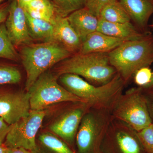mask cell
I'll use <instances>...</instances> for the list:
<instances>
[{
  "mask_svg": "<svg viewBox=\"0 0 153 153\" xmlns=\"http://www.w3.org/2000/svg\"><path fill=\"white\" fill-rule=\"evenodd\" d=\"M99 19L112 23H126L131 20L125 8L118 0L113 1L105 6Z\"/></svg>",
  "mask_w": 153,
  "mask_h": 153,
  "instance_id": "ffe728a7",
  "label": "cell"
},
{
  "mask_svg": "<svg viewBox=\"0 0 153 153\" xmlns=\"http://www.w3.org/2000/svg\"><path fill=\"white\" fill-rule=\"evenodd\" d=\"M52 24L55 42L61 44L72 54L79 52L82 41L71 27L67 17L56 13Z\"/></svg>",
  "mask_w": 153,
  "mask_h": 153,
  "instance_id": "4fadbf2b",
  "label": "cell"
},
{
  "mask_svg": "<svg viewBox=\"0 0 153 153\" xmlns=\"http://www.w3.org/2000/svg\"><path fill=\"white\" fill-rule=\"evenodd\" d=\"M67 18L82 42L88 35L97 31L98 18L85 7L74 11Z\"/></svg>",
  "mask_w": 153,
  "mask_h": 153,
  "instance_id": "2e32d148",
  "label": "cell"
},
{
  "mask_svg": "<svg viewBox=\"0 0 153 153\" xmlns=\"http://www.w3.org/2000/svg\"><path fill=\"white\" fill-rule=\"evenodd\" d=\"M9 4H6L0 6V25L3 24L7 19L9 13Z\"/></svg>",
  "mask_w": 153,
  "mask_h": 153,
  "instance_id": "f1b7e54d",
  "label": "cell"
},
{
  "mask_svg": "<svg viewBox=\"0 0 153 153\" xmlns=\"http://www.w3.org/2000/svg\"><path fill=\"white\" fill-rule=\"evenodd\" d=\"M7 148L4 143L0 145V153H6Z\"/></svg>",
  "mask_w": 153,
  "mask_h": 153,
  "instance_id": "1f68e13d",
  "label": "cell"
},
{
  "mask_svg": "<svg viewBox=\"0 0 153 153\" xmlns=\"http://www.w3.org/2000/svg\"><path fill=\"white\" fill-rule=\"evenodd\" d=\"M153 87V71L152 73V79L150 82L145 88H149Z\"/></svg>",
  "mask_w": 153,
  "mask_h": 153,
  "instance_id": "d6a6232c",
  "label": "cell"
},
{
  "mask_svg": "<svg viewBox=\"0 0 153 153\" xmlns=\"http://www.w3.org/2000/svg\"><path fill=\"white\" fill-rule=\"evenodd\" d=\"M115 0H84V7L99 19L102 9Z\"/></svg>",
  "mask_w": 153,
  "mask_h": 153,
  "instance_id": "484cf974",
  "label": "cell"
},
{
  "mask_svg": "<svg viewBox=\"0 0 153 153\" xmlns=\"http://www.w3.org/2000/svg\"><path fill=\"white\" fill-rule=\"evenodd\" d=\"M26 13L28 30L31 38L44 42H55L54 27L52 23L35 19Z\"/></svg>",
  "mask_w": 153,
  "mask_h": 153,
  "instance_id": "ac0fdd59",
  "label": "cell"
},
{
  "mask_svg": "<svg viewBox=\"0 0 153 153\" xmlns=\"http://www.w3.org/2000/svg\"><path fill=\"white\" fill-rule=\"evenodd\" d=\"M126 39L115 38L96 31L82 41L79 53H108L126 41Z\"/></svg>",
  "mask_w": 153,
  "mask_h": 153,
  "instance_id": "5bb4252c",
  "label": "cell"
},
{
  "mask_svg": "<svg viewBox=\"0 0 153 153\" xmlns=\"http://www.w3.org/2000/svg\"><path fill=\"white\" fill-rule=\"evenodd\" d=\"M152 111H153V103L152 105Z\"/></svg>",
  "mask_w": 153,
  "mask_h": 153,
  "instance_id": "836d02e7",
  "label": "cell"
},
{
  "mask_svg": "<svg viewBox=\"0 0 153 153\" xmlns=\"http://www.w3.org/2000/svg\"><path fill=\"white\" fill-rule=\"evenodd\" d=\"M14 45L10 39L5 25H0V58L16 61L19 60L18 55Z\"/></svg>",
  "mask_w": 153,
  "mask_h": 153,
  "instance_id": "7402d4cb",
  "label": "cell"
},
{
  "mask_svg": "<svg viewBox=\"0 0 153 153\" xmlns=\"http://www.w3.org/2000/svg\"><path fill=\"white\" fill-rule=\"evenodd\" d=\"M113 117L130 126L136 132L152 124L146 101L140 88H132L122 94L111 110Z\"/></svg>",
  "mask_w": 153,
  "mask_h": 153,
  "instance_id": "52a82bcc",
  "label": "cell"
},
{
  "mask_svg": "<svg viewBox=\"0 0 153 153\" xmlns=\"http://www.w3.org/2000/svg\"><path fill=\"white\" fill-rule=\"evenodd\" d=\"M2 1V0H0V2H1V1Z\"/></svg>",
  "mask_w": 153,
  "mask_h": 153,
  "instance_id": "e575fe53",
  "label": "cell"
},
{
  "mask_svg": "<svg viewBox=\"0 0 153 153\" xmlns=\"http://www.w3.org/2000/svg\"><path fill=\"white\" fill-rule=\"evenodd\" d=\"M5 25L14 46H23L31 44L33 39L28 30L25 11L16 0H12L10 3Z\"/></svg>",
  "mask_w": 153,
  "mask_h": 153,
  "instance_id": "8fae6325",
  "label": "cell"
},
{
  "mask_svg": "<svg viewBox=\"0 0 153 153\" xmlns=\"http://www.w3.org/2000/svg\"><path fill=\"white\" fill-rule=\"evenodd\" d=\"M6 153H33L23 148H7Z\"/></svg>",
  "mask_w": 153,
  "mask_h": 153,
  "instance_id": "f546056e",
  "label": "cell"
},
{
  "mask_svg": "<svg viewBox=\"0 0 153 153\" xmlns=\"http://www.w3.org/2000/svg\"><path fill=\"white\" fill-rule=\"evenodd\" d=\"M152 73L149 67L140 68L134 74L135 82L141 87H146L151 82Z\"/></svg>",
  "mask_w": 153,
  "mask_h": 153,
  "instance_id": "4316f807",
  "label": "cell"
},
{
  "mask_svg": "<svg viewBox=\"0 0 153 153\" xmlns=\"http://www.w3.org/2000/svg\"><path fill=\"white\" fill-rule=\"evenodd\" d=\"M90 108L87 103L80 102L67 110L50 125V131L68 144L73 145L81 120Z\"/></svg>",
  "mask_w": 153,
  "mask_h": 153,
  "instance_id": "9c48e42d",
  "label": "cell"
},
{
  "mask_svg": "<svg viewBox=\"0 0 153 153\" xmlns=\"http://www.w3.org/2000/svg\"><path fill=\"white\" fill-rule=\"evenodd\" d=\"M22 78L21 72L16 67L0 65V85L16 84L21 81Z\"/></svg>",
  "mask_w": 153,
  "mask_h": 153,
  "instance_id": "cb8c5ba5",
  "label": "cell"
},
{
  "mask_svg": "<svg viewBox=\"0 0 153 153\" xmlns=\"http://www.w3.org/2000/svg\"></svg>",
  "mask_w": 153,
  "mask_h": 153,
  "instance_id": "8d00e7d4",
  "label": "cell"
},
{
  "mask_svg": "<svg viewBox=\"0 0 153 153\" xmlns=\"http://www.w3.org/2000/svg\"><path fill=\"white\" fill-rule=\"evenodd\" d=\"M38 140L48 153H75L67 143L52 133L46 132L41 134Z\"/></svg>",
  "mask_w": 153,
  "mask_h": 153,
  "instance_id": "44dd1931",
  "label": "cell"
},
{
  "mask_svg": "<svg viewBox=\"0 0 153 153\" xmlns=\"http://www.w3.org/2000/svg\"><path fill=\"white\" fill-rule=\"evenodd\" d=\"M24 9L30 16L51 23L57 13L50 0H33L28 3Z\"/></svg>",
  "mask_w": 153,
  "mask_h": 153,
  "instance_id": "d6986e66",
  "label": "cell"
},
{
  "mask_svg": "<svg viewBox=\"0 0 153 153\" xmlns=\"http://www.w3.org/2000/svg\"><path fill=\"white\" fill-rule=\"evenodd\" d=\"M57 13L67 17L71 13L84 7V0H50Z\"/></svg>",
  "mask_w": 153,
  "mask_h": 153,
  "instance_id": "603a6c76",
  "label": "cell"
},
{
  "mask_svg": "<svg viewBox=\"0 0 153 153\" xmlns=\"http://www.w3.org/2000/svg\"><path fill=\"white\" fill-rule=\"evenodd\" d=\"M108 130L113 134L121 153H141L137 132L130 126L113 117Z\"/></svg>",
  "mask_w": 153,
  "mask_h": 153,
  "instance_id": "7c38bea8",
  "label": "cell"
},
{
  "mask_svg": "<svg viewBox=\"0 0 153 153\" xmlns=\"http://www.w3.org/2000/svg\"><path fill=\"white\" fill-rule=\"evenodd\" d=\"M27 91L30 94L31 110H45L49 106L60 102L87 103L59 84L57 75L47 71L38 77Z\"/></svg>",
  "mask_w": 153,
  "mask_h": 153,
  "instance_id": "8992f818",
  "label": "cell"
},
{
  "mask_svg": "<svg viewBox=\"0 0 153 153\" xmlns=\"http://www.w3.org/2000/svg\"><path fill=\"white\" fill-rule=\"evenodd\" d=\"M19 5L24 9L25 6L33 0H16Z\"/></svg>",
  "mask_w": 153,
  "mask_h": 153,
  "instance_id": "4dcf8cb0",
  "label": "cell"
},
{
  "mask_svg": "<svg viewBox=\"0 0 153 153\" xmlns=\"http://www.w3.org/2000/svg\"><path fill=\"white\" fill-rule=\"evenodd\" d=\"M111 65L125 84L136 72L153 63V35L125 42L108 53Z\"/></svg>",
  "mask_w": 153,
  "mask_h": 153,
  "instance_id": "7a4b0ae2",
  "label": "cell"
},
{
  "mask_svg": "<svg viewBox=\"0 0 153 153\" xmlns=\"http://www.w3.org/2000/svg\"></svg>",
  "mask_w": 153,
  "mask_h": 153,
  "instance_id": "d590c367",
  "label": "cell"
},
{
  "mask_svg": "<svg viewBox=\"0 0 153 153\" xmlns=\"http://www.w3.org/2000/svg\"><path fill=\"white\" fill-rule=\"evenodd\" d=\"M11 127V125L7 123L1 117H0V145L4 143Z\"/></svg>",
  "mask_w": 153,
  "mask_h": 153,
  "instance_id": "83f0119b",
  "label": "cell"
},
{
  "mask_svg": "<svg viewBox=\"0 0 153 153\" xmlns=\"http://www.w3.org/2000/svg\"><path fill=\"white\" fill-rule=\"evenodd\" d=\"M59 76L62 86L86 101L91 108L111 111L115 102L122 94L126 84L117 73L109 82L99 86L94 85L75 74L66 73Z\"/></svg>",
  "mask_w": 153,
  "mask_h": 153,
  "instance_id": "6da1fadb",
  "label": "cell"
},
{
  "mask_svg": "<svg viewBox=\"0 0 153 153\" xmlns=\"http://www.w3.org/2000/svg\"><path fill=\"white\" fill-rule=\"evenodd\" d=\"M138 29L146 33L148 22L153 13V0H120Z\"/></svg>",
  "mask_w": 153,
  "mask_h": 153,
  "instance_id": "9a60e30c",
  "label": "cell"
},
{
  "mask_svg": "<svg viewBox=\"0 0 153 153\" xmlns=\"http://www.w3.org/2000/svg\"><path fill=\"white\" fill-rule=\"evenodd\" d=\"M47 114L45 110H31L29 114L11 125L4 144L7 148H23L38 153L36 137Z\"/></svg>",
  "mask_w": 153,
  "mask_h": 153,
  "instance_id": "ba28073f",
  "label": "cell"
},
{
  "mask_svg": "<svg viewBox=\"0 0 153 153\" xmlns=\"http://www.w3.org/2000/svg\"><path fill=\"white\" fill-rule=\"evenodd\" d=\"M56 71L57 76L70 73L82 76L97 86L106 84L117 74L110 63L108 53L102 52L74 53L60 62Z\"/></svg>",
  "mask_w": 153,
  "mask_h": 153,
  "instance_id": "3957f363",
  "label": "cell"
},
{
  "mask_svg": "<svg viewBox=\"0 0 153 153\" xmlns=\"http://www.w3.org/2000/svg\"><path fill=\"white\" fill-rule=\"evenodd\" d=\"M113 117L108 110L91 108L82 117L76 133L79 153H98L99 147Z\"/></svg>",
  "mask_w": 153,
  "mask_h": 153,
  "instance_id": "5b68a950",
  "label": "cell"
},
{
  "mask_svg": "<svg viewBox=\"0 0 153 153\" xmlns=\"http://www.w3.org/2000/svg\"><path fill=\"white\" fill-rule=\"evenodd\" d=\"M29 92L0 91V117L12 125L30 113Z\"/></svg>",
  "mask_w": 153,
  "mask_h": 153,
  "instance_id": "30bf717a",
  "label": "cell"
},
{
  "mask_svg": "<svg viewBox=\"0 0 153 153\" xmlns=\"http://www.w3.org/2000/svg\"><path fill=\"white\" fill-rule=\"evenodd\" d=\"M71 55L70 51L56 42L31 43L23 46L21 57L27 73V91L41 74Z\"/></svg>",
  "mask_w": 153,
  "mask_h": 153,
  "instance_id": "277c9868",
  "label": "cell"
},
{
  "mask_svg": "<svg viewBox=\"0 0 153 153\" xmlns=\"http://www.w3.org/2000/svg\"><path fill=\"white\" fill-rule=\"evenodd\" d=\"M97 31L115 38L136 40L141 38L146 33L138 30L130 22L112 23L99 19Z\"/></svg>",
  "mask_w": 153,
  "mask_h": 153,
  "instance_id": "e0dca14e",
  "label": "cell"
},
{
  "mask_svg": "<svg viewBox=\"0 0 153 153\" xmlns=\"http://www.w3.org/2000/svg\"><path fill=\"white\" fill-rule=\"evenodd\" d=\"M141 145L147 153H153V124L137 132Z\"/></svg>",
  "mask_w": 153,
  "mask_h": 153,
  "instance_id": "d4e9b609",
  "label": "cell"
}]
</instances>
